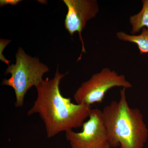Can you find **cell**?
Segmentation results:
<instances>
[{
  "label": "cell",
  "mask_w": 148,
  "mask_h": 148,
  "mask_svg": "<svg viewBox=\"0 0 148 148\" xmlns=\"http://www.w3.org/2000/svg\"><path fill=\"white\" fill-rule=\"evenodd\" d=\"M68 73L61 74L57 68L54 76L43 79L36 87L37 97L27 115L38 114L45 125L47 136L53 138L62 132L82 127L88 118L91 106L74 104L62 95L60 82Z\"/></svg>",
  "instance_id": "cell-1"
},
{
  "label": "cell",
  "mask_w": 148,
  "mask_h": 148,
  "mask_svg": "<svg viewBox=\"0 0 148 148\" xmlns=\"http://www.w3.org/2000/svg\"><path fill=\"white\" fill-rule=\"evenodd\" d=\"M125 88L120 90L118 101L103 108L102 118L112 148H143L148 130L139 109L130 107Z\"/></svg>",
  "instance_id": "cell-2"
},
{
  "label": "cell",
  "mask_w": 148,
  "mask_h": 148,
  "mask_svg": "<svg viewBox=\"0 0 148 148\" xmlns=\"http://www.w3.org/2000/svg\"><path fill=\"white\" fill-rule=\"evenodd\" d=\"M15 57V64L9 65L5 72V75L10 74L11 77L3 79L2 85L13 88L16 97L14 106L18 108L23 106L28 90L39 84L44 75L49 71V68L38 58L27 54L22 48H18Z\"/></svg>",
  "instance_id": "cell-3"
},
{
  "label": "cell",
  "mask_w": 148,
  "mask_h": 148,
  "mask_svg": "<svg viewBox=\"0 0 148 148\" xmlns=\"http://www.w3.org/2000/svg\"><path fill=\"white\" fill-rule=\"evenodd\" d=\"M115 87L126 89L132 86L123 75H119L109 68H104L83 83L74 93V99L77 104L88 106L102 103L106 92Z\"/></svg>",
  "instance_id": "cell-4"
},
{
  "label": "cell",
  "mask_w": 148,
  "mask_h": 148,
  "mask_svg": "<svg viewBox=\"0 0 148 148\" xmlns=\"http://www.w3.org/2000/svg\"><path fill=\"white\" fill-rule=\"evenodd\" d=\"M87 121L82 125V131L66 132V140L71 148H112L108 132L103 123L102 111L91 109Z\"/></svg>",
  "instance_id": "cell-5"
},
{
  "label": "cell",
  "mask_w": 148,
  "mask_h": 148,
  "mask_svg": "<svg viewBox=\"0 0 148 148\" xmlns=\"http://www.w3.org/2000/svg\"><path fill=\"white\" fill-rule=\"evenodd\" d=\"M68 12L64 26L71 36L78 32L82 44V52L86 53L82 32L88 21L94 18L99 11L98 2L95 0H64Z\"/></svg>",
  "instance_id": "cell-6"
},
{
  "label": "cell",
  "mask_w": 148,
  "mask_h": 148,
  "mask_svg": "<svg viewBox=\"0 0 148 148\" xmlns=\"http://www.w3.org/2000/svg\"><path fill=\"white\" fill-rule=\"evenodd\" d=\"M141 34L139 35H129L123 32H118V38L123 41L135 43L138 45L141 54L148 53V29L146 28L142 29Z\"/></svg>",
  "instance_id": "cell-7"
},
{
  "label": "cell",
  "mask_w": 148,
  "mask_h": 148,
  "mask_svg": "<svg viewBox=\"0 0 148 148\" xmlns=\"http://www.w3.org/2000/svg\"><path fill=\"white\" fill-rule=\"evenodd\" d=\"M143 8L137 14L130 18V23L132 26L131 34L135 35L144 28L148 29V0H143Z\"/></svg>",
  "instance_id": "cell-8"
},
{
  "label": "cell",
  "mask_w": 148,
  "mask_h": 148,
  "mask_svg": "<svg viewBox=\"0 0 148 148\" xmlns=\"http://www.w3.org/2000/svg\"><path fill=\"white\" fill-rule=\"evenodd\" d=\"M21 1V0H1L0 6L3 7L7 5H16Z\"/></svg>",
  "instance_id": "cell-9"
},
{
  "label": "cell",
  "mask_w": 148,
  "mask_h": 148,
  "mask_svg": "<svg viewBox=\"0 0 148 148\" xmlns=\"http://www.w3.org/2000/svg\"></svg>",
  "instance_id": "cell-10"
}]
</instances>
